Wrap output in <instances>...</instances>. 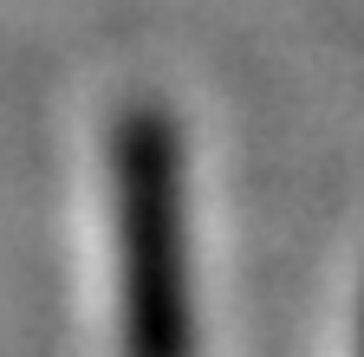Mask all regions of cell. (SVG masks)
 <instances>
[{"instance_id":"cell-1","label":"cell","mask_w":364,"mask_h":357,"mask_svg":"<svg viewBox=\"0 0 364 357\" xmlns=\"http://www.w3.org/2000/svg\"><path fill=\"white\" fill-rule=\"evenodd\" d=\"M117 195V280H124V351L189 357V214H182V156L163 111H130L111 143Z\"/></svg>"}]
</instances>
